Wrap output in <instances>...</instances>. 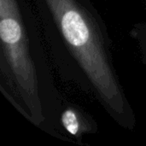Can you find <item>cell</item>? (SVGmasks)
Returning <instances> with one entry per match:
<instances>
[{
    "label": "cell",
    "mask_w": 146,
    "mask_h": 146,
    "mask_svg": "<svg viewBox=\"0 0 146 146\" xmlns=\"http://www.w3.org/2000/svg\"><path fill=\"white\" fill-rule=\"evenodd\" d=\"M48 55L59 78L95 99L120 127L135 113L115 67L107 27L91 0H33Z\"/></svg>",
    "instance_id": "1"
},
{
    "label": "cell",
    "mask_w": 146,
    "mask_h": 146,
    "mask_svg": "<svg viewBox=\"0 0 146 146\" xmlns=\"http://www.w3.org/2000/svg\"><path fill=\"white\" fill-rule=\"evenodd\" d=\"M0 92L30 123L61 139L64 100L33 0H0Z\"/></svg>",
    "instance_id": "2"
},
{
    "label": "cell",
    "mask_w": 146,
    "mask_h": 146,
    "mask_svg": "<svg viewBox=\"0 0 146 146\" xmlns=\"http://www.w3.org/2000/svg\"><path fill=\"white\" fill-rule=\"evenodd\" d=\"M60 124L62 131L80 139L84 135L96 133L98 125L87 113L74 104H65L60 114Z\"/></svg>",
    "instance_id": "3"
},
{
    "label": "cell",
    "mask_w": 146,
    "mask_h": 146,
    "mask_svg": "<svg viewBox=\"0 0 146 146\" xmlns=\"http://www.w3.org/2000/svg\"><path fill=\"white\" fill-rule=\"evenodd\" d=\"M130 36L135 40L139 48L146 49V21L136 23L130 31Z\"/></svg>",
    "instance_id": "4"
},
{
    "label": "cell",
    "mask_w": 146,
    "mask_h": 146,
    "mask_svg": "<svg viewBox=\"0 0 146 146\" xmlns=\"http://www.w3.org/2000/svg\"><path fill=\"white\" fill-rule=\"evenodd\" d=\"M139 54H140L141 60H142L143 63L146 66V49H145V48H139Z\"/></svg>",
    "instance_id": "5"
}]
</instances>
